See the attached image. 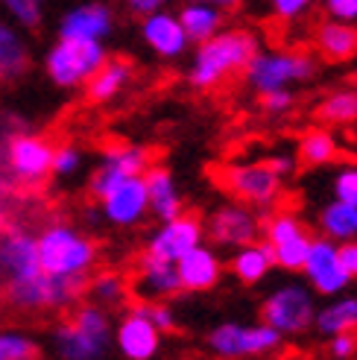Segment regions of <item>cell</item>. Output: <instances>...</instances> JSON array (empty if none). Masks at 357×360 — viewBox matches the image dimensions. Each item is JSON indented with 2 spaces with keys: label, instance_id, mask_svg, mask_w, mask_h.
Returning <instances> with one entry per match:
<instances>
[{
  "label": "cell",
  "instance_id": "22",
  "mask_svg": "<svg viewBox=\"0 0 357 360\" xmlns=\"http://www.w3.org/2000/svg\"><path fill=\"white\" fill-rule=\"evenodd\" d=\"M141 32H144V41L150 44V50L158 53L162 59L182 56L185 47H188V35H185L182 24H178V15H170L164 9H155V12L144 15Z\"/></svg>",
  "mask_w": 357,
  "mask_h": 360
},
{
  "label": "cell",
  "instance_id": "28",
  "mask_svg": "<svg viewBox=\"0 0 357 360\" xmlns=\"http://www.w3.org/2000/svg\"><path fill=\"white\" fill-rule=\"evenodd\" d=\"M178 24H182L188 41L200 44V41L211 39L214 32H220L223 12L214 4H205V0H188L185 9L178 12Z\"/></svg>",
  "mask_w": 357,
  "mask_h": 360
},
{
  "label": "cell",
  "instance_id": "21",
  "mask_svg": "<svg viewBox=\"0 0 357 360\" xmlns=\"http://www.w3.org/2000/svg\"><path fill=\"white\" fill-rule=\"evenodd\" d=\"M176 273H178V284L188 293H208L217 287L220 276H223V264L214 255L208 246H193L190 252H185L182 258L176 261Z\"/></svg>",
  "mask_w": 357,
  "mask_h": 360
},
{
  "label": "cell",
  "instance_id": "44",
  "mask_svg": "<svg viewBox=\"0 0 357 360\" xmlns=\"http://www.w3.org/2000/svg\"><path fill=\"white\" fill-rule=\"evenodd\" d=\"M266 165H270V170H273L278 179L290 176V173L296 170V161H293L290 155H273V158H266Z\"/></svg>",
  "mask_w": 357,
  "mask_h": 360
},
{
  "label": "cell",
  "instance_id": "43",
  "mask_svg": "<svg viewBox=\"0 0 357 360\" xmlns=\"http://www.w3.org/2000/svg\"><path fill=\"white\" fill-rule=\"evenodd\" d=\"M337 252H340V261H343V266H346L349 278H357V238L340 243V246H337Z\"/></svg>",
  "mask_w": 357,
  "mask_h": 360
},
{
  "label": "cell",
  "instance_id": "20",
  "mask_svg": "<svg viewBox=\"0 0 357 360\" xmlns=\"http://www.w3.org/2000/svg\"><path fill=\"white\" fill-rule=\"evenodd\" d=\"M258 217L243 205H223L211 214L208 220V238L220 246H243L258 240Z\"/></svg>",
  "mask_w": 357,
  "mask_h": 360
},
{
  "label": "cell",
  "instance_id": "29",
  "mask_svg": "<svg viewBox=\"0 0 357 360\" xmlns=\"http://www.w3.org/2000/svg\"><path fill=\"white\" fill-rule=\"evenodd\" d=\"M319 229H323V238L334 240V243H346L357 238V205L334 200L323 208L319 214Z\"/></svg>",
  "mask_w": 357,
  "mask_h": 360
},
{
  "label": "cell",
  "instance_id": "3",
  "mask_svg": "<svg viewBox=\"0 0 357 360\" xmlns=\"http://www.w3.org/2000/svg\"><path fill=\"white\" fill-rule=\"evenodd\" d=\"M112 343L109 311L88 302L77 304L67 319L53 328V352L59 360H100Z\"/></svg>",
  "mask_w": 357,
  "mask_h": 360
},
{
  "label": "cell",
  "instance_id": "7",
  "mask_svg": "<svg viewBox=\"0 0 357 360\" xmlns=\"http://www.w3.org/2000/svg\"><path fill=\"white\" fill-rule=\"evenodd\" d=\"M53 143L44 135L18 132L6 141V167L9 176L24 188H39L50 179L53 167Z\"/></svg>",
  "mask_w": 357,
  "mask_h": 360
},
{
  "label": "cell",
  "instance_id": "11",
  "mask_svg": "<svg viewBox=\"0 0 357 360\" xmlns=\"http://www.w3.org/2000/svg\"><path fill=\"white\" fill-rule=\"evenodd\" d=\"M152 165L150 153L144 147H135V143H115L103 153L100 165L94 167L91 179H88V191H91L94 200H100L103 193H109L117 182L129 176H144V170Z\"/></svg>",
  "mask_w": 357,
  "mask_h": 360
},
{
  "label": "cell",
  "instance_id": "34",
  "mask_svg": "<svg viewBox=\"0 0 357 360\" xmlns=\"http://www.w3.org/2000/svg\"><path fill=\"white\" fill-rule=\"evenodd\" d=\"M39 357H41V346L32 334L0 326V360H39Z\"/></svg>",
  "mask_w": 357,
  "mask_h": 360
},
{
  "label": "cell",
  "instance_id": "18",
  "mask_svg": "<svg viewBox=\"0 0 357 360\" xmlns=\"http://www.w3.org/2000/svg\"><path fill=\"white\" fill-rule=\"evenodd\" d=\"M112 337L117 352L126 360H152L162 349V331L132 308L120 316V322L112 328Z\"/></svg>",
  "mask_w": 357,
  "mask_h": 360
},
{
  "label": "cell",
  "instance_id": "39",
  "mask_svg": "<svg viewBox=\"0 0 357 360\" xmlns=\"http://www.w3.org/2000/svg\"><path fill=\"white\" fill-rule=\"evenodd\" d=\"M328 352L334 360H351L357 354V334L354 331H343V334H334L331 343H328Z\"/></svg>",
  "mask_w": 357,
  "mask_h": 360
},
{
  "label": "cell",
  "instance_id": "23",
  "mask_svg": "<svg viewBox=\"0 0 357 360\" xmlns=\"http://www.w3.org/2000/svg\"><path fill=\"white\" fill-rule=\"evenodd\" d=\"M144 185H147V200H150V211L158 220H173L185 211L182 193H178V185L167 167L162 165H150L144 170Z\"/></svg>",
  "mask_w": 357,
  "mask_h": 360
},
{
  "label": "cell",
  "instance_id": "13",
  "mask_svg": "<svg viewBox=\"0 0 357 360\" xmlns=\"http://www.w3.org/2000/svg\"><path fill=\"white\" fill-rule=\"evenodd\" d=\"M301 273L308 276L313 290L323 293V296H337L340 290H346V284L351 281L343 261H340L337 243L328 240V238H313L311 240L305 264H301Z\"/></svg>",
  "mask_w": 357,
  "mask_h": 360
},
{
  "label": "cell",
  "instance_id": "38",
  "mask_svg": "<svg viewBox=\"0 0 357 360\" xmlns=\"http://www.w3.org/2000/svg\"><path fill=\"white\" fill-rule=\"evenodd\" d=\"M334 196L357 205V167H343L334 179Z\"/></svg>",
  "mask_w": 357,
  "mask_h": 360
},
{
  "label": "cell",
  "instance_id": "41",
  "mask_svg": "<svg viewBox=\"0 0 357 360\" xmlns=\"http://www.w3.org/2000/svg\"><path fill=\"white\" fill-rule=\"evenodd\" d=\"M270 4H273L278 18H287V21H290V18H299L301 12L311 6V0H270Z\"/></svg>",
  "mask_w": 357,
  "mask_h": 360
},
{
  "label": "cell",
  "instance_id": "25",
  "mask_svg": "<svg viewBox=\"0 0 357 360\" xmlns=\"http://www.w3.org/2000/svg\"><path fill=\"white\" fill-rule=\"evenodd\" d=\"M30 68V44L24 30L0 15V79H18Z\"/></svg>",
  "mask_w": 357,
  "mask_h": 360
},
{
  "label": "cell",
  "instance_id": "8",
  "mask_svg": "<svg viewBox=\"0 0 357 360\" xmlns=\"http://www.w3.org/2000/svg\"><path fill=\"white\" fill-rule=\"evenodd\" d=\"M313 70L316 68L305 53H255L246 65V79L258 94H266L293 82H305Z\"/></svg>",
  "mask_w": 357,
  "mask_h": 360
},
{
  "label": "cell",
  "instance_id": "24",
  "mask_svg": "<svg viewBox=\"0 0 357 360\" xmlns=\"http://www.w3.org/2000/svg\"><path fill=\"white\" fill-rule=\"evenodd\" d=\"M132 74L135 70H132V65L126 59H109L105 56V62L94 70V77L82 85L85 97L91 103H109L117 94L126 91V85L132 82Z\"/></svg>",
  "mask_w": 357,
  "mask_h": 360
},
{
  "label": "cell",
  "instance_id": "45",
  "mask_svg": "<svg viewBox=\"0 0 357 360\" xmlns=\"http://www.w3.org/2000/svg\"><path fill=\"white\" fill-rule=\"evenodd\" d=\"M162 4H164V0H126L129 12L138 15V18H144V15L155 12V9H162Z\"/></svg>",
  "mask_w": 357,
  "mask_h": 360
},
{
  "label": "cell",
  "instance_id": "40",
  "mask_svg": "<svg viewBox=\"0 0 357 360\" xmlns=\"http://www.w3.org/2000/svg\"><path fill=\"white\" fill-rule=\"evenodd\" d=\"M261 103H264V109H266V112L281 115V112H287L290 105H293V94L287 91V88H278V91H266V94H261Z\"/></svg>",
  "mask_w": 357,
  "mask_h": 360
},
{
  "label": "cell",
  "instance_id": "31",
  "mask_svg": "<svg viewBox=\"0 0 357 360\" xmlns=\"http://www.w3.org/2000/svg\"><path fill=\"white\" fill-rule=\"evenodd\" d=\"M299 158H301V165H308V167L331 165V161L340 158V143L334 141V135L328 129H311L299 141Z\"/></svg>",
  "mask_w": 357,
  "mask_h": 360
},
{
  "label": "cell",
  "instance_id": "30",
  "mask_svg": "<svg viewBox=\"0 0 357 360\" xmlns=\"http://www.w3.org/2000/svg\"><path fill=\"white\" fill-rule=\"evenodd\" d=\"M85 293L91 296L94 304H100V308H105V311H112V308H120V304L129 299V281L123 278L120 273H97L94 278L88 276Z\"/></svg>",
  "mask_w": 357,
  "mask_h": 360
},
{
  "label": "cell",
  "instance_id": "2",
  "mask_svg": "<svg viewBox=\"0 0 357 360\" xmlns=\"http://www.w3.org/2000/svg\"><path fill=\"white\" fill-rule=\"evenodd\" d=\"M258 53L255 35L243 30H228V32H214L211 39L200 41L196 59L190 65V85L196 88H217L231 74L246 70L249 59Z\"/></svg>",
  "mask_w": 357,
  "mask_h": 360
},
{
  "label": "cell",
  "instance_id": "5",
  "mask_svg": "<svg viewBox=\"0 0 357 360\" xmlns=\"http://www.w3.org/2000/svg\"><path fill=\"white\" fill-rule=\"evenodd\" d=\"M103 62H105L103 41L56 39V44L44 56V70L47 79L56 88H82Z\"/></svg>",
  "mask_w": 357,
  "mask_h": 360
},
{
  "label": "cell",
  "instance_id": "14",
  "mask_svg": "<svg viewBox=\"0 0 357 360\" xmlns=\"http://www.w3.org/2000/svg\"><path fill=\"white\" fill-rule=\"evenodd\" d=\"M100 214L112 226L117 229H129L138 226L141 220L147 217L150 211V200H147V185H144V176H129L117 182L109 193L100 196Z\"/></svg>",
  "mask_w": 357,
  "mask_h": 360
},
{
  "label": "cell",
  "instance_id": "17",
  "mask_svg": "<svg viewBox=\"0 0 357 360\" xmlns=\"http://www.w3.org/2000/svg\"><path fill=\"white\" fill-rule=\"evenodd\" d=\"M182 284H178V273H176V264L162 261L155 255H141L135 264V276L129 284V293L135 299H147V302H167L173 299Z\"/></svg>",
  "mask_w": 357,
  "mask_h": 360
},
{
  "label": "cell",
  "instance_id": "46",
  "mask_svg": "<svg viewBox=\"0 0 357 360\" xmlns=\"http://www.w3.org/2000/svg\"><path fill=\"white\" fill-rule=\"evenodd\" d=\"M205 4H214V6H231V4H238V0H205Z\"/></svg>",
  "mask_w": 357,
  "mask_h": 360
},
{
  "label": "cell",
  "instance_id": "15",
  "mask_svg": "<svg viewBox=\"0 0 357 360\" xmlns=\"http://www.w3.org/2000/svg\"><path fill=\"white\" fill-rule=\"evenodd\" d=\"M202 243V220L196 217V214H178L173 220H164L152 231V238L147 243V255H155L162 261H170L176 264L178 258L190 252L193 246Z\"/></svg>",
  "mask_w": 357,
  "mask_h": 360
},
{
  "label": "cell",
  "instance_id": "12",
  "mask_svg": "<svg viewBox=\"0 0 357 360\" xmlns=\"http://www.w3.org/2000/svg\"><path fill=\"white\" fill-rule=\"evenodd\" d=\"M220 185L238 196V200L249 202V205H270L278 188H281V179L270 170L266 161H258V165H231L220 173Z\"/></svg>",
  "mask_w": 357,
  "mask_h": 360
},
{
  "label": "cell",
  "instance_id": "16",
  "mask_svg": "<svg viewBox=\"0 0 357 360\" xmlns=\"http://www.w3.org/2000/svg\"><path fill=\"white\" fill-rule=\"evenodd\" d=\"M39 252H35V235L24 229H4L0 231V278L4 284L21 281L39 273Z\"/></svg>",
  "mask_w": 357,
  "mask_h": 360
},
{
  "label": "cell",
  "instance_id": "33",
  "mask_svg": "<svg viewBox=\"0 0 357 360\" xmlns=\"http://www.w3.org/2000/svg\"><path fill=\"white\" fill-rule=\"evenodd\" d=\"M316 120L328 126H343L357 120V88H340L316 105Z\"/></svg>",
  "mask_w": 357,
  "mask_h": 360
},
{
  "label": "cell",
  "instance_id": "37",
  "mask_svg": "<svg viewBox=\"0 0 357 360\" xmlns=\"http://www.w3.org/2000/svg\"><path fill=\"white\" fill-rule=\"evenodd\" d=\"M132 311H138L141 316H147L152 326L162 331V334H167V331H176V314H173V308L167 302H147V299H138L135 304H132Z\"/></svg>",
  "mask_w": 357,
  "mask_h": 360
},
{
  "label": "cell",
  "instance_id": "1",
  "mask_svg": "<svg viewBox=\"0 0 357 360\" xmlns=\"http://www.w3.org/2000/svg\"><path fill=\"white\" fill-rule=\"evenodd\" d=\"M39 266L50 276L88 278L97 266V243L67 223H50L35 235Z\"/></svg>",
  "mask_w": 357,
  "mask_h": 360
},
{
  "label": "cell",
  "instance_id": "36",
  "mask_svg": "<svg viewBox=\"0 0 357 360\" xmlns=\"http://www.w3.org/2000/svg\"><path fill=\"white\" fill-rule=\"evenodd\" d=\"M79 170H82V150L77 147V143H59V147H53L50 176H56V179H74Z\"/></svg>",
  "mask_w": 357,
  "mask_h": 360
},
{
  "label": "cell",
  "instance_id": "9",
  "mask_svg": "<svg viewBox=\"0 0 357 360\" xmlns=\"http://www.w3.org/2000/svg\"><path fill=\"white\" fill-rule=\"evenodd\" d=\"M281 334L270 326H238L226 322L217 326L208 337V346L217 357H258L273 354L281 346Z\"/></svg>",
  "mask_w": 357,
  "mask_h": 360
},
{
  "label": "cell",
  "instance_id": "10",
  "mask_svg": "<svg viewBox=\"0 0 357 360\" xmlns=\"http://www.w3.org/2000/svg\"><path fill=\"white\" fill-rule=\"evenodd\" d=\"M264 240L273 249L275 266L296 273V269H301V264H305L308 246L313 238L296 214L281 211V214H273L270 223L264 226Z\"/></svg>",
  "mask_w": 357,
  "mask_h": 360
},
{
  "label": "cell",
  "instance_id": "19",
  "mask_svg": "<svg viewBox=\"0 0 357 360\" xmlns=\"http://www.w3.org/2000/svg\"><path fill=\"white\" fill-rule=\"evenodd\" d=\"M115 15L105 4H82L62 15L59 21V39L74 41H105L112 35Z\"/></svg>",
  "mask_w": 357,
  "mask_h": 360
},
{
  "label": "cell",
  "instance_id": "6",
  "mask_svg": "<svg viewBox=\"0 0 357 360\" xmlns=\"http://www.w3.org/2000/svg\"><path fill=\"white\" fill-rule=\"evenodd\" d=\"M313 296L301 284H281L261 304L264 326L275 328L281 337H299L313 326Z\"/></svg>",
  "mask_w": 357,
  "mask_h": 360
},
{
  "label": "cell",
  "instance_id": "26",
  "mask_svg": "<svg viewBox=\"0 0 357 360\" xmlns=\"http://www.w3.org/2000/svg\"><path fill=\"white\" fill-rule=\"evenodd\" d=\"M228 266H231V273H235L238 281L258 284L270 276V269L275 266V258H273V249L266 240H252V243H243L235 249Z\"/></svg>",
  "mask_w": 357,
  "mask_h": 360
},
{
  "label": "cell",
  "instance_id": "35",
  "mask_svg": "<svg viewBox=\"0 0 357 360\" xmlns=\"http://www.w3.org/2000/svg\"><path fill=\"white\" fill-rule=\"evenodd\" d=\"M4 18L21 30H35L44 21V0H0Z\"/></svg>",
  "mask_w": 357,
  "mask_h": 360
},
{
  "label": "cell",
  "instance_id": "42",
  "mask_svg": "<svg viewBox=\"0 0 357 360\" xmlns=\"http://www.w3.org/2000/svg\"><path fill=\"white\" fill-rule=\"evenodd\" d=\"M328 12L337 21H357V0H328Z\"/></svg>",
  "mask_w": 357,
  "mask_h": 360
},
{
  "label": "cell",
  "instance_id": "32",
  "mask_svg": "<svg viewBox=\"0 0 357 360\" xmlns=\"http://www.w3.org/2000/svg\"><path fill=\"white\" fill-rule=\"evenodd\" d=\"M357 328V299H337L316 314V331L334 337Z\"/></svg>",
  "mask_w": 357,
  "mask_h": 360
},
{
  "label": "cell",
  "instance_id": "4",
  "mask_svg": "<svg viewBox=\"0 0 357 360\" xmlns=\"http://www.w3.org/2000/svg\"><path fill=\"white\" fill-rule=\"evenodd\" d=\"M85 281L88 278H62V276H50L44 269H39L30 278L4 284V293L15 311L56 314V311L74 308L79 296L85 293Z\"/></svg>",
  "mask_w": 357,
  "mask_h": 360
},
{
  "label": "cell",
  "instance_id": "27",
  "mask_svg": "<svg viewBox=\"0 0 357 360\" xmlns=\"http://www.w3.org/2000/svg\"><path fill=\"white\" fill-rule=\"evenodd\" d=\"M316 50L323 53L328 62H346L357 56V27L349 21H328L316 30Z\"/></svg>",
  "mask_w": 357,
  "mask_h": 360
}]
</instances>
